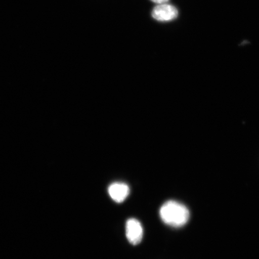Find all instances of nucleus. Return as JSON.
Segmentation results:
<instances>
[{
    "label": "nucleus",
    "instance_id": "1",
    "mask_svg": "<svg viewBox=\"0 0 259 259\" xmlns=\"http://www.w3.org/2000/svg\"><path fill=\"white\" fill-rule=\"evenodd\" d=\"M160 216L165 224L173 228H180L189 221L190 212L183 204L175 200H169L161 206Z\"/></svg>",
    "mask_w": 259,
    "mask_h": 259
},
{
    "label": "nucleus",
    "instance_id": "2",
    "mask_svg": "<svg viewBox=\"0 0 259 259\" xmlns=\"http://www.w3.org/2000/svg\"><path fill=\"white\" fill-rule=\"evenodd\" d=\"M126 236L133 245H138L143 238L144 231L141 223L135 219L127 220L125 226Z\"/></svg>",
    "mask_w": 259,
    "mask_h": 259
},
{
    "label": "nucleus",
    "instance_id": "3",
    "mask_svg": "<svg viewBox=\"0 0 259 259\" xmlns=\"http://www.w3.org/2000/svg\"><path fill=\"white\" fill-rule=\"evenodd\" d=\"M178 15L177 9L174 6L164 4L158 5L152 12V16L156 20L167 22L176 19Z\"/></svg>",
    "mask_w": 259,
    "mask_h": 259
},
{
    "label": "nucleus",
    "instance_id": "4",
    "mask_svg": "<svg viewBox=\"0 0 259 259\" xmlns=\"http://www.w3.org/2000/svg\"><path fill=\"white\" fill-rule=\"evenodd\" d=\"M108 193L113 201L121 203L124 202L129 195V187L125 183H112L108 187Z\"/></svg>",
    "mask_w": 259,
    "mask_h": 259
},
{
    "label": "nucleus",
    "instance_id": "5",
    "mask_svg": "<svg viewBox=\"0 0 259 259\" xmlns=\"http://www.w3.org/2000/svg\"><path fill=\"white\" fill-rule=\"evenodd\" d=\"M153 2L155 3H157L158 5L164 4V3H166L169 0H151Z\"/></svg>",
    "mask_w": 259,
    "mask_h": 259
}]
</instances>
